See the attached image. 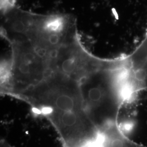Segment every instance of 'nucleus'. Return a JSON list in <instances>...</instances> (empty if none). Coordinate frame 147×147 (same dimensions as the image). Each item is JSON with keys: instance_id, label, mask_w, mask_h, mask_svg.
Masks as SVG:
<instances>
[{"instance_id": "f257e3e1", "label": "nucleus", "mask_w": 147, "mask_h": 147, "mask_svg": "<svg viewBox=\"0 0 147 147\" xmlns=\"http://www.w3.org/2000/svg\"><path fill=\"white\" fill-rule=\"evenodd\" d=\"M94 66L78 46L56 44L33 50L9 91L45 117L64 147H100L102 135L87 115L81 80Z\"/></svg>"}, {"instance_id": "f03ea898", "label": "nucleus", "mask_w": 147, "mask_h": 147, "mask_svg": "<svg viewBox=\"0 0 147 147\" xmlns=\"http://www.w3.org/2000/svg\"><path fill=\"white\" fill-rule=\"evenodd\" d=\"M100 58L82 78L81 90L86 111L102 134L119 126L121 109L134 94L127 56Z\"/></svg>"}, {"instance_id": "7ed1b4c3", "label": "nucleus", "mask_w": 147, "mask_h": 147, "mask_svg": "<svg viewBox=\"0 0 147 147\" xmlns=\"http://www.w3.org/2000/svg\"><path fill=\"white\" fill-rule=\"evenodd\" d=\"M134 94L147 89V33L141 43L127 56Z\"/></svg>"}, {"instance_id": "20e7f679", "label": "nucleus", "mask_w": 147, "mask_h": 147, "mask_svg": "<svg viewBox=\"0 0 147 147\" xmlns=\"http://www.w3.org/2000/svg\"><path fill=\"white\" fill-rule=\"evenodd\" d=\"M0 147H13L5 140H1L0 142Z\"/></svg>"}]
</instances>
